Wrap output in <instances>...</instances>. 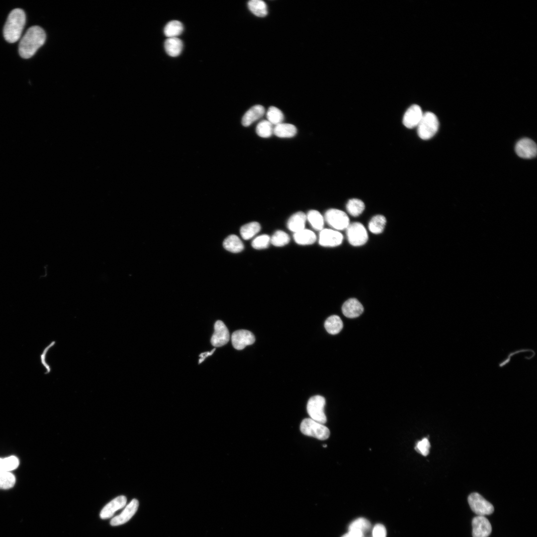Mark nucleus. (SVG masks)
Returning <instances> with one entry per match:
<instances>
[{"mask_svg":"<svg viewBox=\"0 0 537 537\" xmlns=\"http://www.w3.org/2000/svg\"><path fill=\"white\" fill-rule=\"evenodd\" d=\"M44 30L38 26L30 27L21 38L18 48L20 56L24 59L33 56L46 40Z\"/></svg>","mask_w":537,"mask_h":537,"instance_id":"obj_1","label":"nucleus"},{"mask_svg":"<svg viewBox=\"0 0 537 537\" xmlns=\"http://www.w3.org/2000/svg\"><path fill=\"white\" fill-rule=\"evenodd\" d=\"M26 21L23 10L15 8L9 14L3 27V36L10 43L16 42L20 37Z\"/></svg>","mask_w":537,"mask_h":537,"instance_id":"obj_2","label":"nucleus"},{"mask_svg":"<svg viewBox=\"0 0 537 537\" xmlns=\"http://www.w3.org/2000/svg\"><path fill=\"white\" fill-rule=\"evenodd\" d=\"M439 127V121L437 116L432 112H426L423 113L417 126L418 135L422 139H430L436 134Z\"/></svg>","mask_w":537,"mask_h":537,"instance_id":"obj_3","label":"nucleus"},{"mask_svg":"<svg viewBox=\"0 0 537 537\" xmlns=\"http://www.w3.org/2000/svg\"><path fill=\"white\" fill-rule=\"evenodd\" d=\"M300 429L304 435L320 440H325L330 436V431L327 427L311 418L304 419L300 424Z\"/></svg>","mask_w":537,"mask_h":537,"instance_id":"obj_4","label":"nucleus"},{"mask_svg":"<svg viewBox=\"0 0 537 537\" xmlns=\"http://www.w3.org/2000/svg\"><path fill=\"white\" fill-rule=\"evenodd\" d=\"M326 400L324 397L320 395L311 397L307 404V411L312 420L324 424L327 421L324 413V406Z\"/></svg>","mask_w":537,"mask_h":537,"instance_id":"obj_5","label":"nucleus"},{"mask_svg":"<svg viewBox=\"0 0 537 537\" xmlns=\"http://www.w3.org/2000/svg\"><path fill=\"white\" fill-rule=\"evenodd\" d=\"M468 502L472 511L477 516L489 515L494 511L493 505L476 492L469 495Z\"/></svg>","mask_w":537,"mask_h":537,"instance_id":"obj_6","label":"nucleus"},{"mask_svg":"<svg viewBox=\"0 0 537 537\" xmlns=\"http://www.w3.org/2000/svg\"><path fill=\"white\" fill-rule=\"evenodd\" d=\"M346 229L348 241L352 245L359 246L367 242V233L362 224L359 222L350 224Z\"/></svg>","mask_w":537,"mask_h":537,"instance_id":"obj_7","label":"nucleus"},{"mask_svg":"<svg viewBox=\"0 0 537 537\" xmlns=\"http://www.w3.org/2000/svg\"><path fill=\"white\" fill-rule=\"evenodd\" d=\"M327 223L336 230L347 229L350 224L349 218L344 211L337 209H330L325 214Z\"/></svg>","mask_w":537,"mask_h":537,"instance_id":"obj_8","label":"nucleus"},{"mask_svg":"<svg viewBox=\"0 0 537 537\" xmlns=\"http://www.w3.org/2000/svg\"><path fill=\"white\" fill-rule=\"evenodd\" d=\"M515 152L521 158L532 159L537 155V146L536 143L532 139L524 138L520 139L516 143Z\"/></svg>","mask_w":537,"mask_h":537,"instance_id":"obj_9","label":"nucleus"},{"mask_svg":"<svg viewBox=\"0 0 537 537\" xmlns=\"http://www.w3.org/2000/svg\"><path fill=\"white\" fill-rule=\"evenodd\" d=\"M214 332L211 338V343L215 347L226 345L229 341L230 334L225 324L221 320H217L214 324Z\"/></svg>","mask_w":537,"mask_h":537,"instance_id":"obj_10","label":"nucleus"},{"mask_svg":"<svg viewBox=\"0 0 537 537\" xmlns=\"http://www.w3.org/2000/svg\"><path fill=\"white\" fill-rule=\"evenodd\" d=\"M231 341L235 349L241 350L247 346L253 344L255 341V338L254 334L248 330H239L232 334Z\"/></svg>","mask_w":537,"mask_h":537,"instance_id":"obj_11","label":"nucleus"},{"mask_svg":"<svg viewBox=\"0 0 537 537\" xmlns=\"http://www.w3.org/2000/svg\"><path fill=\"white\" fill-rule=\"evenodd\" d=\"M473 537H488L492 532V526L485 517L477 516L472 521Z\"/></svg>","mask_w":537,"mask_h":537,"instance_id":"obj_12","label":"nucleus"},{"mask_svg":"<svg viewBox=\"0 0 537 537\" xmlns=\"http://www.w3.org/2000/svg\"><path fill=\"white\" fill-rule=\"evenodd\" d=\"M343 239V236L339 231L324 229L320 231L319 243L322 246L336 247L342 243Z\"/></svg>","mask_w":537,"mask_h":537,"instance_id":"obj_13","label":"nucleus"},{"mask_svg":"<svg viewBox=\"0 0 537 537\" xmlns=\"http://www.w3.org/2000/svg\"><path fill=\"white\" fill-rule=\"evenodd\" d=\"M423 112L420 106L413 104L410 106L405 112L403 117V123L408 128L417 127L423 115Z\"/></svg>","mask_w":537,"mask_h":537,"instance_id":"obj_14","label":"nucleus"},{"mask_svg":"<svg viewBox=\"0 0 537 537\" xmlns=\"http://www.w3.org/2000/svg\"><path fill=\"white\" fill-rule=\"evenodd\" d=\"M139 506L138 501L133 499L125 508L122 513L114 517L111 521L110 524L113 526L121 525L127 523L135 514Z\"/></svg>","mask_w":537,"mask_h":537,"instance_id":"obj_15","label":"nucleus"},{"mask_svg":"<svg viewBox=\"0 0 537 537\" xmlns=\"http://www.w3.org/2000/svg\"><path fill=\"white\" fill-rule=\"evenodd\" d=\"M127 499L124 496H119L107 504L101 510L100 517L102 519L111 517L115 512L123 508L126 504Z\"/></svg>","mask_w":537,"mask_h":537,"instance_id":"obj_16","label":"nucleus"},{"mask_svg":"<svg viewBox=\"0 0 537 537\" xmlns=\"http://www.w3.org/2000/svg\"><path fill=\"white\" fill-rule=\"evenodd\" d=\"M343 314L347 317L354 318L360 315L363 311L361 303L356 298H350L344 302L342 307Z\"/></svg>","mask_w":537,"mask_h":537,"instance_id":"obj_17","label":"nucleus"},{"mask_svg":"<svg viewBox=\"0 0 537 537\" xmlns=\"http://www.w3.org/2000/svg\"><path fill=\"white\" fill-rule=\"evenodd\" d=\"M265 112V108L261 105L252 106L244 115L242 120V125L245 127L250 126L254 121L261 118Z\"/></svg>","mask_w":537,"mask_h":537,"instance_id":"obj_18","label":"nucleus"},{"mask_svg":"<svg viewBox=\"0 0 537 537\" xmlns=\"http://www.w3.org/2000/svg\"><path fill=\"white\" fill-rule=\"evenodd\" d=\"M306 215L302 212H297L288 219L287 226L289 230L296 233L305 229Z\"/></svg>","mask_w":537,"mask_h":537,"instance_id":"obj_19","label":"nucleus"},{"mask_svg":"<svg viewBox=\"0 0 537 537\" xmlns=\"http://www.w3.org/2000/svg\"><path fill=\"white\" fill-rule=\"evenodd\" d=\"M167 53L171 57L179 56L182 51L183 43L178 37L168 38L164 43Z\"/></svg>","mask_w":537,"mask_h":537,"instance_id":"obj_20","label":"nucleus"},{"mask_svg":"<svg viewBox=\"0 0 537 537\" xmlns=\"http://www.w3.org/2000/svg\"><path fill=\"white\" fill-rule=\"evenodd\" d=\"M297 133L296 127L289 123H281L273 127V133L280 138H290Z\"/></svg>","mask_w":537,"mask_h":537,"instance_id":"obj_21","label":"nucleus"},{"mask_svg":"<svg viewBox=\"0 0 537 537\" xmlns=\"http://www.w3.org/2000/svg\"><path fill=\"white\" fill-rule=\"evenodd\" d=\"M293 238L296 243L302 245L312 244L316 240L315 234L313 231L305 229L295 233Z\"/></svg>","mask_w":537,"mask_h":537,"instance_id":"obj_22","label":"nucleus"},{"mask_svg":"<svg viewBox=\"0 0 537 537\" xmlns=\"http://www.w3.org/2000/svg\"><path fill=\"white\" fill-rule=\"evenodd\" d=\"M223 245L227 251L238 253L244 249V245L240 239L235 235H231L224 241Z\"/></svg>","mask_w":537,"mask_h":537,"instance_id":"obj_23","label":"nucleus"},{"mask_svg":"<svg viewBox=\"0 0 537 537\" xmlns=\"http://www.w3.org/2000/svg\"><path fill=\"white\" fill-rule=\"evenodd\" d=\"M324 327L328 333L335 335L338 334L342 330L343 324L339 316L333 315L326 319L324 323Z\"/></svg>","mask_w":537,"mask_h":537,"instance_id":"obj_24","label":"nucleus"},{"mask_svg":"<svg viewBox=\"0 0 537 537\" xmlns=\"http://www.w3.org/2000/svg\"><path fill=\"white\" fill-rule=\"evenodd\" d=\"M250 10L256 16L265 17L268 14V8L266 2L261 0H251L248 2Z\"/></svg>","mask_w":537,"mask_h":537,"instance_id":"obj_25","label":"nucleus"},{"mask_svg":"<svg viewBox=\"0 0 537 537\" xmlns=\"http://www.w3.org/2000/svg\"><path fill=\"white\" fill-rule=\"evenodd\" d=\"M182 24L178 20L169 22L165 26L164 32L168 38L177 37L183 31Z\"/></svg>","mask_w":537,"mask_h":537,"instance_id":"obj_26","label":"nucleus"},{"mask_svg":"<svg viewBox=\"0 0 537 537\" xmlns=\"http://www.w3.org/2000/svg\"><path fill=\"white\" fill-rule=\"evenodd\" d=\"M261 230V226L258 222H252L241 227L240 234L244 240H249L256 235Z\"/></svg>","mask_w":537,"mask_h":537,"instance_id":"obj_27","label":"nucleus"},{"mask_svg":"<svg viewBox=\"0 0 537 537\" xmlns=\"http://www.w3.org/2000/svg\"><path fill=\"white\" fill-rule=\"evenodd\" d=\"M386 222V220L384 216L376 215L370 220L368 223V229L373 234H380L383 231Z\"/></svg>","mask_w":537,"mask_h":537,"instance_id":"obj_28","label":"nucleus"},{"mask_svg":"<svg viewBox=\"0 0 537 537\" xmlns=\"http://www.w3.org/2000/svg\"><path fill=\"white\" fill-rule=\"evenodd\" d=\"M306 219L315 230L321 231L323 229L324 218L318 211L310 210L306 215Z\"/></svg>","mask_w":537,"mask_h":537,"instance_id":"obj_29","label":"nucleus"},{"mask_svg":"<svg viewBox=\"0 0 537 537\" xmlns=\"http://www.w3.org/2000/svg\"><path fill=\"white\" fill-rule=\"evenodd\" d=\"M365 205L363 201L359 199H350L346 205V209L350 214L353 216L359 215L364 210Z\"/></svg>","mask_w":537,"mask_h":537,"instance_id":"obj_30","label":"nucleus"},{"mask_svg":"<svg viewBox=\"0 0 537 537\" xmlns=\"http://www.w3.org/2000/svg\"><path fill=\"white\" fill-rule=\"evenodd\" d=\"M267 120L273 125H276L282 122L284 115L282 111L275 106H270L267 112Z\"/></svg>","mask_w":537,"mask_h":537,"instance_id":"obj_31","label":"nucleus"},{"mask_svg":"<svg viewBox=\"0 0 537 537\" xmlns=\"http://www.w3.org/2000/svg\"><path fill=\"white\" fill-rule=\"evenodd\" d=\"M256 133L263 138H268L273 134V127L268 121L264 120L260 122L256 127Z\"/></svg>","mask_w":537,"mask_h":537,"instance_id":"obj_32","label":"nucleus"},{"mask_svg":"<svg viewBox=\"0 0 537 537\" xmlns=\"http://www.w3.org/2000/svg\"><path fill=\"white\" fill-rule=\"evenodd\" d=\"M15 483V476L9 471L0 470V489L12 487Z\"/></svg>","mask_w":537,"mask_h":537,"instance_id":"obj_33","label":"nucleus"},{"mask_svg":"<svg viewBox=\"0 0 537 537\" xmlns=\"http://www.w3.org/2000/svg\"><path fill=\"white\" fill-rule=\"evenodd\" d=\"M19 460L15 456L4 458H0V470L9 471L16 469L19 465Z\"/></svg>","mask_w":537,"mask_h":537,"instance_id":"obj_34","label":"nucleus"},{"mask_svg":"<svg viewBox=\"0 0 537 537\" xmlns=\"http://www.w3.org/2000/svg\"><path fill=\"white\" fill-rule=\"evenodd\" d=\"M290 241L288 235L281 230L276 231L270 238V242L276 247H281L287 244Z\"/></svg>","mask_w":537,"mask_h":537,"instance_id":"obj_35","label":"nucleus"},{"mask_svg":"<svg viewBox=\"0 0 537 537\" xmlns=\"http://www.w3.org/2000/svg\"><path fill=\"white\" fill-rule=\"evenodd\" d=\"M371 527V524L368 520L364 518H359L352 522L349 526V531L356 530L362 532L368 531Z\"/></svg>","mask_w":537,"mask_h":537,"instance_id":"obj_36","label":"nucleus"},{"mask_svg":"<svg viewBox=\"0 0 537 537\" xmlns=\"http://www.w3.org/2000/svg\"><path fill=\"white\" fill-rule=\"evenodd\" d=\"M270 238L268 235H262L255 238L252 242V247L257 250H261L267 248L269 243Z\"/></svg>","mask_w":537,"mask_h":537,"instance_id":"obj_37","label":"nucleus"},{"mask_svg":"<svg viewBox=\"0 0 537 537\" xmlns=\"http://www.w3.org/2000/svg\"><path fill=\"white\" fill-rule=\"evenodd\" d=\"M430 444L426 438L418 442L416 445V450L423 456H427L429 453Z\"/></svg>","mask_w":537,"mask_h":537,"instance_id":"obj_38","label":"nucleus"},{"mask_svg":"<svg viewBox=\"0 0 537 537\" xmlns=\"http://www.w3.org/2000/svg\"><path fill=\"white\" fill-rule=\"evenodd\" d=\"M373 537H386V530L385 527L380 524H376L372 530Z\"/></svg>","mask_w":537,"mask_h":537,"instance_id":"obj_39","label":"nucleus"},{"mask_svg":"<svg viewBox=\"0 0 537 537\" xmlns=\"http://www.w3.org/2000/svg\"><path fill=\"white\" fill-rule=\"evenodd\" d=\"M54 343H55L54 342H52L49 346H47V347L45 348L44 350H43L42 353L40 356L41 362L43 365V366L45 367L47 373L50 372L51 369L50 366L45 361L46 356L49 349L53 346Z\"/></svg>","mask_w":537,"mask_h":537,"instance_id":"obj_40","label":"nucleus"},{"mask_svg":"<svg viewBox=\"0 0 537 537\" xmlns=\"http://www.w3.org/2000/svg\"><path fill=\"white\" fill-rule=\"evenodd\" d=\"M342 537H363V534L360 531L351 530Z\"/></svg>","mask_w":537,"mask_h":537,"instance_id":"obj_41","label":"nucleus"},{"mask_svg":"<svg viewBox=\"0 0 537 537\" xmlns=\"http://www.w3.org/2000/svg\"><path fill=\"white\" fill-rule=\"evenodd\" d=\"M215 351V348L213 349L210 352H206L200 354L199 355V357H200V358L199 359L198 364H200L202 362H203L206 357H207L208 356H211L213 354V353Z\"/></svg>","mask_w":537,"mask_h":537,"instance_id":"obj_42","label":"nucleus"},{"mask_svg":"<svg viewBox=\"0 0 537 537\" xmlns=\"http://www.w3.org/2000/svg\"><path fill=\"white\" fill-rule=\"evenodd\" d=\"M323 447L324 448H326V447H327V445H325H325H323Z\"/></svg>","mask_w":537,"mask_h":537,"instance_id":"obj_43","label":"nucleus"}]
</instances>
